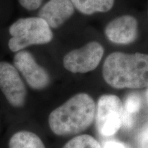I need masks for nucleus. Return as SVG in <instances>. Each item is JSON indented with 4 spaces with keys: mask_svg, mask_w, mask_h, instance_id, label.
Wrapping results in <instances>:
<instances>
[{
    "mask_svg": "<svg viewBox=\"0 0 148 148\" xmlns=\"http://www.w3.org/2000/svg\"><path fill=\"white\" fill-rule=\"evenodd\" d=\"M103 77L117 89L148 86V54L113 52L103 62Z\"/></svg>",
    "mask_w": 148,
    "mask_h": 148,
    "instance_id": "f257e3e1",
    "label": "nucleus"
},
{
    "mask_svg": "<svg viewBox=\"0 0 148 148\" xmlns=\"http://www.w3.org/2000/svg\"><path fill=\"white\" fill-rule=\"evenodd\" d=\"M96 105L90 96L80 92L51 112L48 123L58 136L77 134L86 130L95 119Z\"/></svg>",
    "mask_w": 148,
    "mask_h": 148,
    "instance_id": "f03ea898",
    "label": "nucleus"
},
{
    "mask_svg": "<svg viewBox=\"0 0 148 148\" xmlns=\"http://www.w3.org/2000/svg\"><path fill=\"white\" fill-rule=\"evenodd\" d=\"M9 33L12 38L8 45L12 52H18L31 45L47 44L53 36L50 26L39 16L16 20L10 25Z\"/></svg>",
    "mask_w": 148,
    "mask_h": 148,
    "instance_id": "7ed1b4c3",
    "label": "nucleus"
},
{
    "mask_svg": "<svg viewBox=\"0 0 148 148\" xmlns=\"http://www.w3.org/2000/svg\"><path fill=\"white\" fill-rule=\"evenodd\" d=\"M123 104L117 96L103 95L99 98L95 110L96 127L104 136L114 135L122 125Z\"/></svg>",
    "mask_w": 148,
    "mask_h": 148,
    "instance_id": "20e7f679",
    "label": "nucleus"
},
{
    "mask_svg": "<svg viewBox=\"0 0 148 148\" xmlns=\"http://www.w3.org/2000/svg\"><path fill=\"white\" fill-rule=\"evenodd\" d=\"M104 49L99 42L91 41L64 56L63 66L73 73H85L93 71L100 63Z\"/></svg>",
    "mask_w": 148,
    "mask_h": 148,
    "instance_id": "39448f33",
    "label": "nucleus"
},
{
    "mask_svg": "<svg viewBox=\"0 0 148 148\" xmlns=\"http://www.w3.org/2000/svg\"><path fill=\"white\" fill-rule=\"evenodd\" d=\"M0 89L12 106H23L27 95L25 84L15 66L3 61L0 62Z\"/></svg>",
    "mask_w": 148,
    "mask_h": 148,
    "instance_id": "423d86ee",
    "label": "nucleus"
},
{
    "mask_svg": "<svg viewBox=\"0 0 148 148\" xmlns=\"http://www.w3.org/2000/svg\"><path fill=\"white\" fill-rule=\"evenodd\" d=\"M13 62L14 66L33 89H44L49 84V73L37 63L32 53L24 50L18 51L14 55Z\"/></svg>",
    "mask_w": 148,
    "mask_h": 148,
    "instance_id": "0eeeda50",
    "label": "nucleus"
},
{
    "mask_svg": "<svg viewBox=\"0 0 148 148\" xmlns=\"http://www.w3.org/2000/svg\"><path fill=\"white\" fill-rule=\"evenodd\" d=\"M105 34L110 42L117 45L132 43L138 37L137 20L131 15L119 16L106 25Z\"/></svg>",
    "mask_w": 148,
    "mask_h": 148,
    "instance_id": "6e6552de",
    "label": "nucleus"
},
{
    "mask_svg": "<svg viewBox=\"0 0 148 148\" xmlns=\"http://www.w3.org/2000/svg\"><path fill=\"white\" fill-rule=\"evenodd\" d=\"M75 7L71 0H49L40 9L38 16L51 28H58L71 17Z\"/></svg>",
    "mask_w": 148,
    "mask_h": 148,
    "instance_id": "1a4fd4ad",
    "label": "nucleus"
},
{
    "mask_svg": "<svg viewBox=\"0 0 148 148\" xmlns=\"http://www.w3.org/2000/svg\"><path fill=\"white\" fill-rule=\"evenodd\" d=\"M75 8L81 13L90 15L96 12H106L112 9L114 0H71Z\"/></svg>",
    "mask_w": 148,
    "mask_h": 148,
    "instance_id": "9d476101",
    "label": "nucleus"
},
{
    "mask_svg": "<svg viewBox=\"0 0 148 148\" xmlns=\"http://www.w3.org/2000/svg\"><path fill=\"white\" fill-rule=\"evenodd\" d=\"M9 148H46L39 136L29 131H19L9 140Z\"/></svg>",
    "mask_w": 148,
    "mask_h": 148,
    "instance_id": "9b49d317",
    "label": "nucleus"
},
{
    "mask_svg": "<svg viewBox=\"0 0 148 148\" xmlns=\"http://www.w3.org/2000/svg\"><path fill=\"white\" fill-rule=\"evenodd\" d=\"M142 106V99L138 94L132 93L127 96L123 104L122 125L125 130H130L134 125V116L139 112Z\"/></svg>",
    "mask_w": 148,
    "mask_h": 148,
    "instance_id": "f8f14e48",
    "label": "nucleus"
},
{
    "mask_svg": "<svg viewBox=\"0 0 148 148\" xmlns=\"http://www.w3.org/2000/svg\"><path fill=\"white\" fill-rule=\"evenodd\" d=\"M62 148H102L99 142L88 134H82L71 138Z\"/></svg>",
    "mask_w": 148,
    "mask_h": 148,
    "instance_id": "ddd939ff",
    "label": "nucleus"
},
{
    "mask_svg": "<svg viewBox=\"0 0 148 148\" xmlns=\"http://www.w3.org/2000/svg\"><path fill=\"white\" fill-rule=\"evenodd\" d=\"M136 143L138 148H148V122L138 133Z\"/></svg>",
    "mask_w": 148,
    "mask_h": 148,
    "instance_id": "4468645a",
    "label": "nucleus"
},
{
    "mask_svg": "<svg viewBox=\"0 0 148 148\" xmlns=\"http://www.w3.org/2000/svg\"><path fill=\"white\" fill-rule=\"evenodd\" d=\"M42 0H18L20 5L27 10H34L41 5Z\"/></svg>",
    "mask_w": 148,
    "mask_h": 148,
    "instance_id": "2eb2a0df",
    "label": "nucleus"
},
{
    "mask_svg": "<svg viewBox=\"0 0 148 148\" xmlns=\"http://www.w3.org/2000/svg\"><path fill=\"white\" fill-rule=\"evenodd\" d=\"M103 148H132L127 144L118 140H109L104 144Z\"/></svg>",
    "mask_w": 148,
    "mask_h": 148,
    "instance_id": "dca6fc26",
    "label": "nucleus"
},
{
    "mask_svg": "<svg viewBox=\"0 0 148 148\" xmlns=\"http://www.w3.org/2000/svg\"><path fill=\"white\" fill-rule=\"evenodd\" d=\"M146 98H147V101L148 102V88H147V91H146Z\"/></svg>",
    "mask_w": 148,
    "mask_h": 148,
    "instance_id": "f3484780",
    "label": "nucleus"
},
{
    "mask_svg": "<svg viewBox=\"0 0 148 148\" xmlns=\"http://www.w3.org/2000/svg\"><path fill=\"white\" fill-rule=\"evenodd\" d=\"M147 16H148V10H147Z\"/></svg>",
    "mask_w": 148,
    "mask_h": 148,
    "instance_id": "a211bd4d",
    "label": "nucleus"
}]
</instances>
